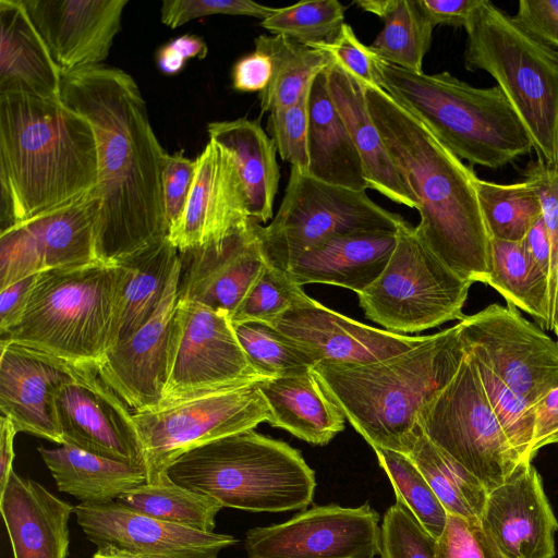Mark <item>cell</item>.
<instances>
[{
  "label": "cell",
  "instance_id": "cell-46",
  "mask_svg": "<svg viewBox=\"0 0 558 558\" xmlns=\"http://www.w3.org/2000/svg\"><path fill=\"white\" fill-rule=\"evenodd\" d=\"M312 86V85H311ZM311 87L293 105L269 112L267 130L280 158L308 171V96Z\"/></svg>",
  "mask_w": 558,
  "mask_h": 558
},
{
  "label": "cell",
  "instance_id": "cell-13",
  "mask_svg": "<svg viewBox=\"0 0 558 558\" xmlns=\"http://www.w3.org/2000/svg\"><path fill=\"white\" fill-rule=\"evenodd\" d=\"M260 380L264 378L248 362L230 317L179 298L169 375L160 407Z\"/></svg>",
  "mask_w": 558,
  "mask_h": 558
},
{
  "label": "cell",
  "instance_id": "cell-60",
  "mask_svg": "<svg viewBox=\"0 0 558 558\" xmlns=\"http://www.w3.org/2000/svg\"><path fill=\"white\" fill-rule=\"evenodd\" d=\"M172 47L183 57L185 61L192 58L204 59L208 48L206 43L194 35H182L170 41Z\"/></svg>",
  "mask_w": 558,
  "mask_h": 558
},
{
  "label": "cell",
  "instance_id": "cell-59",
  "mask_svg": "<svg viewBox=\"0 0 558 558\" xmlns=\"http://www.w3.org/2000/svg\"><path fill=\"white\" fill-rule=\"evenodd\" d=\"M17 434L12 421L1 415L0 418V494L4 490L9 477L13 472L14 449L13 441Z\"/></svg>",
  "mask_w": 558,
  "mask_h": 558
},
{
  "label": "cell",
  "instance_id": "cell-28",
  "mask_svg": "<svg viewBox=\"0 0 558 558\" xmlns=\"http://www.w3.org/2000/svg\"><path fill=\"white\" fill-rule=\"evenodd\" d=\"M325 71L329 95L356 147L369 189L393 203L417 209L415 196L399 175L372 119L365 86L332 57Z\"/></svg>",
  "mask_w": 558,
  "mask_h": 558
},
{
  "label": "cell",
  "instance_id": "cell-11",
  "mask_svg": "<svg viewBox=\"0 0 558 558\" xmlns=\"http://www.w3.org/2000/svg\"><path fill=\"white\" fill-rule=\"evenodd\" d=\"M132 417L146 483L157 484L184 452L269 423L271 413L258 381H253L133 412Z\"/></svg>",
  "mask_w": 558,
  "mask_h": 558
},
{
  "label": "cell",
  "instance_id": "cell-3",
  "mask_svg": "<svg viewBox=\"0 0 558 558\" xmlns=\"http://www.w3.org/2000/svg\"><path fill=\"white\" fill-rule=\"evenodd\" d=\"M98 174L84 116L62 100L0 93V233L84 196Z\"/></svg>",
  "mask_w": 558,
  "mask_h": 558
},
{
  "label": "cell",
  "instance_id": "cell-39",
  "mask_svg": "<svg viewBox=\"0 0 558 558\" xmlns=\"http://www.w3.org/2000/svg\"><path fill=\"white\" fill-rule=\"evenodd\" d=\"M124 508L170 523L203 532H214L216 517L223 506L215 498L171 482L144 483L116 500Z\"/></svg>",
  "mask_w": 558,
  "mask_h": 558
},
{
  "label": "cell",
  "instance_id": "cell-53",
  "mask_svg": "<svg viewBox=\"0 0 558 558\" xmlns=\"http://www.w3.org/2000/svg\"><path fill=\"white\" fill-rule=\"evenodd\" d=\"M513 19L534 38L558 49V0H521Z\"/></svg>",
  "mask_w": 558,
  "mask_h": 558
},
{
  "label": "cell",
  "instance_id": "cell-51",
  "mask_svg": "<svg viewBox=\"0 0 558 558\" xmlns=\"http://www.w3.org/2000/svg\"><path fill=\"white\" fill-rule=\"evenodd\" d=\"M196 161L177 151L165 157L161 174V192L169 230L181 218L195 175Z\"/></svg>",
  "mask_w": 558,
  "mask_h": 558
},
{
  "label": "cell",
  "instance_id": "cell-2",
  "mask_svg": "<svg viewBox=\"0 0 558 558\" xmlns=\"http://www.w3.org/2000/svg\"><path fill=\"white\" fill-rule=\"evenodd\" d=\"M365 92L388 155L416 198V234L458 276L487 284L490 236L477 197L478 177L381 87L365 86Z\"/></svg>",
  "mask_w": 558,
  "mask_h": 558
},
{
  "label": "cell",
  "instance_id": "cell-63",
  "mask_svg": "<svg viewBox=\"0 0 558 558\" xmlns=\"http://www.w3.org/2000/svg\"><path fill=\"white\" fill-rule=\"evenodd\" d=\"M553 331L556 333L558 338V290H557V298H556V305H555V313H554V329Z\"/></svg>",
  "mask_w": 558,
  "mask_h": 558
},
{
  "label": "cell",
  "instance_id": "cell-44",
  "mask_svg": "<svg viewBox=\"0 0 558 558\" xmlns=\"http://www.w3.org/2000/svg\"><path fill=\"white\" fill-rule=\"evenodd\" d=\"M473 359L488 403L509 444L522 462H532L534 407L509 388L488 365L474 355Z\"/></svg>",
  "mask_w": 558,
  "mask_h": 558
},
{
  "label": "cell",
  "instance_id": "cell-41",
  "mask_svg": "<svg viewBox=\"0 0 558 558\" xmlns=\"http://www.w3.org/2000/svg\"><path fill=\"white\" fill-rule=\"evenodd\" d=\"M232 326L248 362L264 379L301 374L317 364L307 350L271 324L244 322Z\"/></svg>",
  "mask_w": 558,
  "mask_h": 558
},
{
  "label": "cell",
  "instance_id": "cell-20",
  "mask_svg": "<svg viewBox=\"0 0 558 558\" xmlns=\"http://www.w3.org/2000/svg\"><path fill=\"white\" fill-rule=\"evenodd\" d=\"M76 522L97 547L110 544L145 558H217L238 539L131 511L116 501L75 506Z\"/></svg>",
  "mask_w": 558,
  "mask_h": 558
},
{
  "label": "cell",
  "instance_id": "cell-37",
  "mask_svg": "<svg viewBox=\"0 0 558 558\" xmlns=\"http://www.w3.org/2000/svg\"><path fill=\"white\" fill-rule=\"evenodd\" d=\"M490 265L487 284L507 304L524 311L543 328L553 330L548 279L532 266L522 242L490 239Z\"/></svg>",
  "mask_w": 558,
  "mask_h": 558
},
{
  "label": "cell",
  "instance_id": "cell-5",
  "mask_svg": "<svg viewBox=\"0 0 558 558\" xmlns=\"http://www.w3.org/2000/svg\"><path fill=\"white\" fill-rule=\"evenodd\" d=\"M373 56L378 86L459 159L500 169L534 150L524 124L498 85L475 87L449 72L416 73Z\"/></svg>",
  "mask_w": 558,
  "mask_h": 558
},
{
  "label": "cell",
  "instance_id": "cell-27",
  "mask_svg": "<svg viewBox=\"0 0 558 558\" xmlns=\"http://www.w3.org/2000/svg\"><path fill=\"white\" fill-rule=\"evenodd\" d=\"M397 243V232L360 231L335 235L292 260L286 271L299 286L324 283L356 294L385 270Z\"/></svg>",
  "mask_w": 558,
  "mask_h": 558
},
{
  "label": "cell",
  "instance_id": "cell-9",
  "mask_svg": "<svg viewBox=\"0 0 558 558\" xmlns=\"http://www.w3.org/2000/svg\"><path fill=\"white\" fill-rule=\"evenodd\" d=\"M472 283L434 255L407 222L397 230L385 270L357 296L367 318L390 332L407 335L460 322Z\"/></svg>",
  "mask_w": 558,
  "mask_h": 558
},
{
  "label": "cell",
  "instance_id": "cell-57",
  "mask_svg": "<svg viewBox=\"0 0 558 558\" xmlns=\"http://www.w3.org/2000/svg\"><path fill=\"white\" fill-rule=\"evenodd\" d=\"M434 26L465 27L481 0H418Z\"/></svg>",
  "mask_w": 558,
  "mask_h": 558
},
{
  "label": "cell",
  "instance_id": "cell-16",
  "mask_svg": "<svg viewBox=\"0 0 558 558\" xmlns=\"http://www.w3.org/2000/svg\"><path fill=\"white\" fill-rule=\"evenodd\" d=\"M368 504L318 506L292 519L246 532L247 558H375L381 524Z\"/></svg>",
  "mask_w": 558,
  "mask_h": 558
},
{
  "label": "cell",
  "instance_id": "cell-45",
  "mask_svg": "<svg viewBox=\"0 0 558 558\" xmlns=\"http://www.w3.org/2000/svg\"><path fill=\"white\" fill-rule=\"evenodd\" d=\"M306 295L286 270L267 260L230 319L232 323L262 322L272 325Z\"/></svg>",
  "mask_w": 558,
  "mask_h": 558
},
{
  "label": "cell",
  "instance_id": "cell-36",
  "mask_svg": "<svg viewBox=\"0 0 558 558\" xmlns=\"http://www.w3.org/2000/svg\"><path fill=\"white\" fill-rule=\"evenodd\" d=\"M254 43L272 64L270 81L259 93L263 113L295 104L331 61L328 52L283 35H259Z\"/></svg>",
  "mask_w": 558,
  "mask_h": 558
},
{
  "label": "cell",
  "instance_id": "cell-25",
  "mask_svg": "<svg viewBox=\"0 0 558 558\" xmlns=\"http://www.w3.org/2000/svg\"><path fill=\"white\" fill-rule=\"evenodd\" d=\"M180 258L179 298L230 318L267 263L255 221L220 242L182 252Z\"/></svg>",
  "mask_w": 558,
  "mask_h": 558
},
{
  "label": "cell",
  "instance_id": "cell-14",
  "mask_svg": "<svg viewBox=\"0 0 558 558\" xmlns=\"http://www.w3.org/2000/svg\"><path fill=\"white\" fill-rule=\"evenodd\" d=\"M459 325L465 348L530 405L558 387V341L515 306L493 303Z\"/></svg>",
  "mask_w": 558,
  "mask_h": 558
},
{
  "label": "cell",
  "instance_id": "cell-54",
  "mask_svg": "<svg viewBox=\"0 0 558 558\" xmlns=\"http://www.w3.org/2000/svg\"><path fill=\"white\" fill-rule=\"evenodd\" d=\"M272 73L270 57L254 50L239 59L232 69V86L238 92H263L268 85Z\"/></svg>",
  "mask_w": 558,
  "mask_h": 558
},
{
  "label": "cell",
  "instance_id": "cell-1",
  "mask_svg": "<svg viewBox=\"0 0 558 558\" xmlns=\"http://www.w3.org/2000/svg\"><path fill=\"white\" fill-rule=\"evenodd\" d=\"M61 100L93 125L99 174L96 254L119 265L168 239L161 174L167 151L134 78L99 64L62 72Z\"/></svg>",
  "mask_w": 558,
  "mask_h": 558
},
{
  "label": "cell",
  "instance_id": "cell-4",
  "mask_svg": "<svg viewBox=\"0 0 558 558\" xmlns=\"http://www.w3.org/2000/svg\"><path fill=\"white\" fill-rule=\"evenodd\" d=\"M466 354L459 323L400 354L361 364H317L313 371L345 418L373 448L408 454L420 420Z\"/></svg>",
  "mask_w": 558,
  "mask_h": 558
},
{
  "label": "cell",
  "instance_id": "cell-34",
  "mask_svg": "<svg viewBox=\"0 0 558 558\" xmlns=\"http://www.w3.org/2000/svg\"><path fill=\"white\" fill-rule=\"evenodd\" d=\"M179 260V251L166 239L121 263L126 268V276L114 318L110 349L129 339L151 317Z\"/></svg>",
  "mask_w": 558,
  "mask_h": 558
},
{
  "label": "cell",
  "instance_id": "cell-10",
  "mask_svg": "<svg viewBox=\"0 0 558 558\" xmlns=\"http://www.w3.org/2000/svg\"><path fill=\"white\" fill-rule=\"evenodd\" d=\"M407 222L364 191L329 184L291 167L275 217L266 227L256 222V232L266 259L286 270L296 257L335 235L397 232Z\"/></svg>",
  "mask_w": 558,
  "mask_h": 558
},
{
  "label": "cell",
  "instance_id": "cell-19",
  "mask_svg": "<svg viewBox=\"0 0 558 558\" xmlns=\"http://www.w3.org/2000/svg\"><path fill=\"white\" fill-rule=\"evenodd\" d=\"M195 161L184 211L168 234L179 253L220 242L253 221L230 153L209 140Z\"/></svg>",
  "mask_w": 558,
  "mask_h": 558
},
{
  "label": "cell",
  "instance_id": "cell-52",
  "mask_svg": "<svg viewBox=\"0 0 558 558\" xmlns=\"http://www.w3.org/2000/svg\"><path fill=\"white\" fill-rule=\"evenodd\" d=\"M328 52L347 72L364 86H378L373 52L356 37L352 27L344 23L329 43L308 45Z\"/></svg>",
  "mask_w": 558,
  "mask_h": 558
},
{
  "label": "cell",
  "instance_id": "cell-18",
  "mask_svg": "<svg viewBox=\"0 0 558 558\" xmlns=\"http://www.w3.org/2000/svg\"><path fill=\"white\" fill-rule=\"evenodd\" d=\"M181 258L151 317L97 364L100 378L134 412L160 407L169 375Z\"/></svg>",
  "mask_w": 558,
  "mask_h": 558
},
{
  "label": "cell",
  "instance_id": "cell-32",
  "mask_svg": "<svg viewBox=\"0 0 558 558\" xmlns=\"http://www.w3.org/2000/svg\"><path fill=\"white\" fill-rule=\"evenodd\" d=\"M209 140L232 156L246 198L251 219L266 223L274 218V202L279 187L280 170L274 141L259 121L239 118L211 122Z\"/></svg>",
  "mask_w": 558,
  "mask_h": 558
},
{
  "label": "cell",
  "instance_id": "cell-50",
  "mask_svg": "<svg viewBox=\"0 0 558 558\" xmlns=\"http://www.w3.org/2000/svg\"><path fill=\"white\" fill-rule=\"evenodd\" d=\"M276 8L251 0H165L161 4V22L177 28L192 20L214 14L247 15L267 19Z\"/></svg>",
  "mask_w": 558,
  "mask_h": 558
},
{
  "label": "cell",
  "instance_id": "cell-30",
  "mask_svg": "<svg viewBox=\"0 0 558 558\" xmlns=\"http://www.w3.org/2000/svg\"><path fill=\"white\" fill-rule=\"evenodd\" d=\"M269 424L312 445H327L344 429V414L313 369L258 381Z\"/></svg>",
  "mask_w": 558,
  "mask_h": 558
},
{
  "label": "cell",
  "instance_id": "cell-22",
  "mask_svg": "<svg viewBox=\"0 0 558 558\" xmlns=\"http://www.w3.org/2000/svg\"><path fill=\"white\" fill-rule=\"evenodd\" d=\"M61 72L101 64L128 0H21Z\"/></svg>",
  "mask_w": 558,
  "mask_h": 558
},
{
  "label": "cell",
  "instance_id": "cell-12",
  "mask_svg": "<svg viewBox=\"0 0 558 558\" xmlns=\"http://www.w3.org/2000/svg\"><path fill=\"white\" fill-rule=\"evenodd\" d=\"M420 427L488 492L522 463L492 411L468 350L457 374L423 413Z\"/></svg>",
  "mask_w": 558,
  "mask_h": 558
},
{
  "label": "cell",
  "instance_id": "cell-31",
  "mask_svg": "<svg viewBox=\"0 0 558 558\" xmlns=\"http://www.w3.org/2000/svg\"><path fill=\"white\" fill-rule=\"evenodd\" d=\"M325 70L314 78L308 96L307 173L329 184L365 192L369 185L363 163L329 95Z\"/></svg>",
  "mask_w": 558,
  "mask_h": 558
},
{
  "label": "cell",
  "instance_id": "cell-40",
  "mask_svg": "<svg viewBox=\"0 0 558 558\" xmlns=\"http://www.w3.org/2000/svg\"><path fill=\"white\" fill-rule=\"evenodd\" d=\"M476 192L490 239L521 242L542 216L539 199L525 179L500 184L477 178Z\"/></svg>",
  "mask_w": 558,
  "mask_h": 558
},
{
  "label": "cell",
  "instance_id": "cell-49",
  "mask_svg": "<svg viewBox=\"0 0 558 558\" xmlns=\"http://www.w3.org/2000/svg\"><path fill=\"white\" fill-rule=\"evenodd\" d=\"M435 558H506L482 526L480 519L448 514L436 539Z\"/></svg>",
  "mask_w": 558,
  "mask_h": 558
},
{
  "label": "cell",
  "instance_id": "cell-26",
  "mask_svg": "<svg viewBox=\"0 0 558 558\" xmlns=\"http://www.w3.org/2000/svg\"><path fill=\"white\" fill-rule=\"evenodd\" d=\"M75 506L40 483L12 472L0 494V511L14 558H68L69 519Z\"/></svg>",
  "mask_w": 558,
  "mask_h": 558
},
{
  "label": "cell",
  "instance_id": "cell-35",
  "mask_svg": "<svg viewBox=\"0 0 558 558\" xmlns=\"http://www.w3.org/2000/svg\"><path fill=\"white\" fill-rule=\"evenodd\" d=\"M355 4L384 22L381 32L368 46L372 52L390 64L423 73L435 26L418 0H360Z\"/></svg>",
  "mask_w": 558,
  "mask_h": 558
},
{
  "label": "cell",
  "instance_id": "cell-55",
  "mask_svg": "<svg viewBox=\"0 0 558 558\" xmlns=\"http://www.w3.org/2000/svg\"><path fill=\"white\" fill-rule=\"evenodd\" d=\"M534 414L532 452L535 456L547 445H558V387L534 405Z\"/></svg>",
  "mask_w": 558,
  "mask_h": 558
},
{
  "label": "cell",
  "instance_id": "cell-33",
  "mask_svg": "<svg viewBox=\"0 0 558 558\" xmlns=\"http://www.w3.org/2000/svg\"><path fill=\"white\" fill-rule=\"evenodd\" d=\"M59 492L82 504H107L146 483L141 465L101 457L71 445L37 448Z\"/></svg>",
  "mask_w": 558,
  "mask_h": 558
},
{
  "label": "cell",
  "instance_id": "cell-56",
  "mask_svg": "<svg viewBox=\"0 0 558 558\" xmlns=\"http://www.w3.org/2000/svg\"><path fill=\"white\" fill-rule=\"evenodd\" d=\"M37 275V274H36ZM36 275L21 279L0 290V335L13 328L22 318Z\"/></svg>",
  "mask_w": 558,
  "mask_h": 558
},
{
  "label": "cell",
  "instance_id": "cell-23",
  "mask_svg": "<svg viewBox=\"0 0 558 558\" xmlns=\"http://www.w3.org/2000/svg\"><path fill=\"white\" fill-rule=\"evenodd\" d=\"M74 378V364L13 341H0V409L17 433L63 445L54 397Z\"/></svg>",
  "mask_w": 558,
  "mask_h": 558
},
{
  "label": "cell",
  "instance_id": "cell-38",
  "mask_svg": "<svg viewBox=\"0 0 558 558\" xmlns=\"http://www.w3.org/2000/svg\"><path fill=\"white\" fill-rule=\"evenodd\" d=\"M418 468L448 514L480 519L488 490L422 432L407 454Z\"/></svg>",
  "mask_w": 558,
  "mask_h": 558
},
{
  "label": "cell",
  "instance_id": "cell-43",
  "mask_svg": "<svg viewBox=\"0 0 558 558\" xmlns=\"http://www.w3.org/2000/svg\"><path fill=\"white\" fill-rule=\"evenodd\" d=\"M344 7L338 0H313L276 8L260 21L272 35H283L305 45L329 43L344 24Z\"/></svg>",
  "mask_w": 558,
  "mask_h": 558
},
{
  "label": "cell",
  "instance_id": "cell-61",
  "mask_svg": "<svg viewBox=\"0 0 558 558\" xmlns=\"http://www.w3.org/2000/svg\"><path fill=\"white\" fill-rule=\"evenodd\" d=\"M183 57L170 43L161 46L157 51V64L159 70L168 75L181 72L185 65Z\"/></svg>",
  "mask_w": 558,
  "mask_h": 558
},
{
  "label": "cell",
  "instance_id": "cell-29",
  "mask_svg": "<svg viewBox=\"0 0 558 558\" xmlns=\"http://www.w3.org/2000/svg\"><path fill=\"white\" fill-rule=\"evenodd\" d=\"M61 75L21 0H0V93L61 100Z\"/></svg>",
  "mask_w": 558,
  "mask_h": 558
},
{
  "label": "cell",
  "instance_id": "cell-7",
  "mask_svg": "<svg viewBox=\"0 0 558 558\" xmlns=\"http://www.w3.org/2000/svg\"><path fill=\"white\" fill-rule=\"evenodd\" d=\"M126 268L96 262L36 275L21 320L1 336L73 364H98L110 349Z\"/></svg>",
  "mask_w": 558,
  "mask_h": 558
},
{
  "label": "cell",
  "instance_id": "cell-24",
  "mask_svg": "<svg viewBox=\"0 0 558 558\" xmlns=\"http://www.w3.org/2000/svg\"><path fill=\"white\" fill-rule=\"evenodd\" d=\"M480 522L506 558H554L558 520L532 462L488 492Z\"/></svg>",
  "mask_w": 558,
  "mask_h": 558
},
{
  "label": "cell",
  "instance_id": "cell-6",
  "mask_svg": "<svg viewBox=\"0 0 558 558\" xmlns=\"http://www.w3.org/2000/svg\"><path fill=\"white\" fill-rule=\"evenodd\" d=\"M168 478L222 506L252 512L305 509L316 478L299 450L254 429L195 447L166 470Z\"/></svg>",
  "mask_w": 558,
  "mask_h": 558
},
{
  "label": "cell",
  "instance_id": "cell-17",
  "mask_svg": "<svg viewBox=\"0 0 558 558\" xmlns=\"http://www.w3.org/2000/svg\"><path fill=\"white\" fill-rule=\"evenodd\" d=\"M54 407L63 445L141 465L132 413L97 364H74V378L57 390Z\"/></svg>",
  "mask_w": 558,
  "mask_h": 558
},
{
  "label": "cell",
  "instance_id": "cell-21",
  "mask_svg": "<svg viewBox=\"0 0 558 558\" xmlns=\"http://www.w3.org/2000/svg\"><path fill=\"white\" fill-rule=\"evenodd\" d=\"M272 325L307 350L317 364H361L384 360L412 349L428 336H407L371 327L324 306L308 295Z\"/></svg>",
  "mask_w": 558,
  "mask_h": 558
},
{
  "label": "cell",
  "instance_id": "cell-15",
  "mask_svg": "<svg viewBox=\"0 0 558 558\" xmlns=\"http://www.w3.org/2000/svg\"><path fill=\"white\" fill-rule=\"evenodd\" d=\"M95 190L0 233V290L41 271L99 262Z\"/></svg>",
  "mask_w": 558,
  "mask_h": 558
},
{
  "label": "cell",
  "instance_id": "cell-62",
  "mask_svg": "<svg viewBox=\"0 0 558 558\" xmlns=\"http://www.w3.org/2000/svg\"><path fill=\"white\" fill-rule=\"evenodd\" d=\"M93 558H145L135 553L116 547L110 544H104L97 547Z\"/></svg>",
  "mask_w": 558,
  "mask_h": 558
},
{
  "label": "cell",
  "instance_id": "cell-58",
  "mask_svg": "<svg viewBox=\"0 0 558 558\" xmlns=\"http://www.w3.org/2000/svg\"><path fill=\"white\" fill-rule=\"evenodd\" d=\"M521 242L527 259L548 279L549 284L550 243L542 216L530 228Z\"/></svg>",
  "mask_w": 558,
  "mask_h": 558
},
{
  "label": "cell",
  "instance_id": "cell-42",
  "mask_svg": "<svg viewBox=\"0 0 558 558\" xmlns=\"http://www.w3.org/2000/svg\"><path fill=\"white\" fill-rule=\"evenodd\" d=\"M378 464L387 474L397 502L405 507L435 539L441 535L448 512L414 462L404 453L374 449Z\"/></svg>",
  "mask_w": 558,
  "mask_h": 558
},
{
  "label": "cell",
  "instance_id": "cell-8",
  "mask_svg": "<svg viewBox=\"0 0 558 558\" xmlns=\"http://www.w3.org/2000/svg\"><path fill=\"white\" fill-rule=\"evenodd\" d=\"M464 29L465 69L495 78L524 124L537 159L558 166V49L534 38L488 0H481Z\"/></svg>",
  "mask_w": 558,
  "mask_h": 558
},
{
  "label": "cell",
  "instance_id": "cell-47",
  "mask_svg": "<svg viewBox=\"0 0 558 558\" xmlns=\"http://www.w3.org/2000/svg\"><path fill=\"white\" fill-rule=\"evenodd\" d=\"M436 539L397 502L388 508L381 521L380 558H435Z\"/></svg>",
  "mask_w": 558,
  "mask_h": 558
},
{
  "label": "cell",
  "instance_id": "cell-48",
  "mask_svg": "<svg viewBox=\"0 0 558 558\" xmlns=\"http://www.w3.org/2000/svg\"><path fill=\"white\" fill-rule=\"evenodd\" d=\"M523 174L533 186L541 204L542 218L550 243L549 313L554 329V313L558 290V166L536 159L529 162Z\"/></svg>",
  "mask_w": 558,
  "mask_h": 558
}]
</instances>
